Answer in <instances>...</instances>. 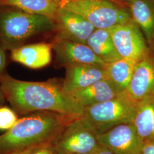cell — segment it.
Segmentation results:
<instances>
[{"instance_id":"cell-1","label":"cell","mask_w":154,"mask_h":154,"mask_svg":"<svg viewBox=\"0 0 154 154\" xmlns=\"http://www.w3.org/2000/svg\"><path fill=\"white\" fill-rule=\"evenodd\" d=\"M0 85L11 107L23 114L38 111L53 112L69 116H83V107L55 79L29 82L7 75H0Z\"/></svg>"},{"instance_id":"cell-2","label":"cell","mask_w":154,"mask_h":154,"mask_svg":"<svg viewBox=\"0 0 154 154\" xmlns=\"http://www.w3.org/2000/svg\"><path fill=\"white\" fill-rule=\"evenodd\" d=\"M75 117L38 111L19 119L11 128L0 135V154L50 146L63 126Z\"/></svg>"},{"instance_id":"cell-3","label":"cell","mask_w":154,"mask_h":154,"mask_svg":"<svg viewBox=\"0 0 154 154\" xmlns=\"http://www.w3.org/2000/svg\"><path fill=\"white\" fill-rule=\"evenodd\" d=\"M54 30L56 25L53 19L0 6V44L5 50L11 51L34 36Z\"/></svg>"},{"instance_id":"cell-4","label":"cell","mask_w":154,"mask_h":154,"mask_svg":"<svg viewBox=\"0 0 154 154\" xmlns=\"http://www.w3.org/2000/svg\"><path fill=\"white\" fill-rule=\"evenodd\" d=\"M101 146L98 134L82 116L67 123L50 147L54 154H93Z\"/></svg>"},{"instance_id":"cell-5","label":"cell","mask_w":154,"mask_h":154,"mask_svg":"<svg viewBox=\"0 0 154 154\" xmlns=\"http://www.w3.org/2000/svg\"><path fill=\"white\" fill-rule=\"evenodd\" d=\"M137 105L125 91L113 99L85 108L83 116L99 135L118 125L132 123Z\"/></svg>"},{"instance_id":"cell-6","label":"cell","mask_w":154,"mask_h":154,"mask_svg":"<svg viewBox=\"0 0 154 154\" xmlns=\"http://www.w3.org/2000/svg\"><path fill=\"white\" fill-rule=\"evenodd\" d=\"M60 7L80 14L95 29H109L132 20L127 8L111 0H61Z\"/></svg>"},{"instance_id":"cell-7","label":"cell","mask_w":154,"mask_h":154,"mask_svg":"<svg viewBox=\"0 0 154 154\" xmlns=\"http://www.w3.org/2000/svg\"><path fill=\"white\" fill-rule=\"evenodd\" d=\"M108 30L122 58L138 62L150 52L142 32L132 20Z\"/></svg>"},{"instance_id":"cell-8","label":"cell","mask_w":154,"mask_h":154,"mask_svg":"<svg viewBox=\"0 0 154 154\" xmlns=\"http://www.w3.org/2000/svg\"><path fill=\"white\" fill-rule=\"evenodd\" d=\"M56 25L55 38L64 39L86 44L96 29L85 18L75 12L60 8L54 18Z\"/></svg>"},{"instance_id":"cell-9","label":"cell","mask_w":154,"mask_h":154,"mask_svg":"<svg viewBox=\"0 0 154 154\" xmlns=\"http://www.w3.org/2000/svg\"><path fill=\"white\" fill-rule=\"evenodd\" d=\"M98 140L115 154H139L143 144L132 123L121 124L99 134Z\"/></svg>"},{"instance_id":"cell-10","label":"cell","mask_w":154,"mask_h":154,"mask_svg":"<svg viewBox=\"0 0 154 154\" xmlns=\"http://www.w3.org/2000/svg\"><path fill=\"white\" fill-rule=\"evenodd\" d=\"M51 44L57 61L65 67L79 65H106L86 44L56 38Z\"/></svg>"},{"instance_id":"cell-11","label":"cell","mask_w":154,"mask_h":154,"mask_svg":"<svg viewBox=\"0 0 154 154\" xmlns=\"http://www.w3.org/2000/svg\"><path fill=\"white\" fill-rule=\"evenodd\" d=\"M126 91L136 102L154 97V53L137 63Z\"/></svg>"},{"instance_id":"cell-12","label":"cell","mask_w":154,"mask_h":154,"mask_svg":"<svg viewBox=\"0 0 154 154\" xmlns=\"http://www.w3.org/2000/svg\"><path fill=\"white\" fill-rule=\"evenodd\" d=\"M105 67L94 65L66 67L65 78L62 82L63 89L72 94L107 78Z\"/></svg>"},{"instance_id":"cell-13","label":"cell","mask_w":154,"mask_h":154,"mask_svg":"<svg viewBox=\"0 0 154 154\" xmlns=\"http://www.w3.org/2000/svg\"><path fill=\"white\" fill-rule=\"evenodd\" d=\"M51 44L39 42L23 45L11 51V60L32 69L48 65L51 61Z\"/></svg>"},{"instance_id":"cell-14","label":"cell","mask_w":154,"mask_h":154,"mask_svg":"<svg viewBox=\"0 0 154 154\" xmlns=\"http://www.w3.org/2000/svg\"><path fill=\"white\" fill-rule=\"evenodd\" d=\"M133 21L142 32L151 48L154 45V0H125Z\"/></svg>"},{"instance_id":"cell-15","label":"cell","mask_w":154,"mask_h":154,"mask_svg":"<svg viewBox=\"0 0 154 154\" xmlns=\"http://www.w3.org/2000/svg\"><path fill=\"white\" fill-rule=\"evenodd\" d=\"M119 94L112 83L105 78L71 95L78 103L85 109L113 99Z\"/></svg>"},{"instance_id":"cell-16","label":"cell","mask_w":154,"mask_h":154,"mask_svg":"<svg viewBox=\"0 0 154 154\" xmlns=\"http://www.w3.org/2000/svg\"><path fill=\"white\" fill-rule=\"evenodd\" d=\"M132 124L142 143L154 140V97L138 102Z\"/></svg>"},{"instance_id":"cell-17","label":"cell","mask_w":154,"mask_h":154,"mask_svg":"<svg viewBox=\"0 0 154 154\" xmlns=\"http://www.w3.org/2000/svg\"><path fill=\"white\" fill-rule=\"evenodd\" d=\"M86 44L105 64L122 58L116 49L108 29H96L89 37Z\"/></svg>"},{"instance_id":"cell-18","label":"cell","mask_w":154,"mask_h":154,"mask_svg":"<svg viewBox=\"0 0 154 154\" xmlns=\"http://www.w3.org/2000/svg\"><path fill=\"white\" fill-rule=\"evenodd\" d=\"M138 62L121 58L106 64L107 79L114 86L119 94L125 92Z\"/></svg>"},{"instance_id":"cell-19","label":"cell","mask_w":154,"mask_h":154,"mask_svg":"<svg viewBox=\"0 0 154 154\" xmlns=\"http://www.w3.org/2000/svg\"><path fill=\"white\" fill-rule=\"evenodd\" d=\"M61 0H0V6H11L30 14L54 20Z\"/></svg>"},{"instance_id":"cell-20","label":"cell","mask_w":154,"mask_h":154,"mask_svg":"<svg viewBox=\"0 0 154 154\" xmlns=\"http://www.w3.org/2000/svg\"><path fill=\"white\" fill-rule=\"evenodd\" d=\"M19 119L16 112L11 107L0 106V131L10 130Z\"/></svg>"},{"instance_id":"cell-21","label":"cell","mask_w":154,"mask_h":154,"mask_svg":"<svg viewBox=\"0 0 154 154\" xmlns=\"http://www.w3.org/2000/svg\"><path fill=\"white\" fill-rule=\"evenodd\" d=\"M139 154H154V140L143 143Z\"/></svg>"},{"instance_id":"cell-22","label":"cell","mask_w":154,"mask_h":154,"mask_svg":"<svg viewBox=\"0 0 154 154\" xmlns=\"http://www.w3.org/2000/svg\"><path fill=\"white\" fill-rule=\"evenodd\" d=\"M6 65V58L5 50L0 44V75L5 74Z\"/></svg>"},{"instance_id":"cell-23","label":"cell","mask_w":154,"mask_h":154,"mask_svg":"<svg viewBox=\"0 0 154 154\" xmlns=\"http://www.w3.org/2000/svg\"><path fill=\"white\" fill-rule=\"evenodd\" d=\"M32 154H53L50 146H41L35 149Z\"/></svg>"},{"instance_id":"cell-24","label":"cell","mask_w":154,"mask_h":154,"mask_svg":"<svg viewBox=\"0 0 154 154\" xmlns=\"http://www.w3.org/2000/svg\"><path fill=\"white\" fill-rule=\"evenodd\" d=\"M37 147H31V148L24 149L22 150L16 151H14V152H11L5 154H32L33 153V151H34V149H37Z\"/></svg>"},{"instance_id":"cell-25","label":"cell","mask_w":154,"mask_h":154,"mask_svg":"<svg viewBox=\"0 0 154 154\" xmlns=\"http://www.w3.org/2000/svg\"><path fill=\"white\" fill-rule=\"evenodd\" d=\"M93 154H115L109 149L105 147L101 146L99 149L95 151Z\"/></svg>"},{"instance_id":"cell-26","label":"cell","mask_w":154,"mask_h":154,"mask_svg":"<svg viewBox=\"0 0 154 154\" xmlns=\"http://www.w3.org/2000/svg\"><path fill=\"white\" fill-rule=\"evenodd\" d=\"M6 100L5 97V95L2 92V90L1 88V85H0V106H2L3 104L4 103L5 101Z\"/></svg>"},{"instance_id":"cell-27","label":"cell","mask_w":154,"mask_h":154,"mask_svg":"<svg viewBox=\"0 0 154 154\" xmlns=\"http://www.w3.org/2000/svg\"><path fill=\"white\" fill-rule=\"evenodd\" d=\"M118 1H122V2H123L125 0H118Z\"/></svg>"},{"instance_id":"cell-28","label":"cell","mask_w":154,"mask_h":154,"mask_svg":"<svg viewBox=\"0 0 154 154\" xmlns=\"http://www.w3.org/2000/svg\"></svg>"}]
</instances>
